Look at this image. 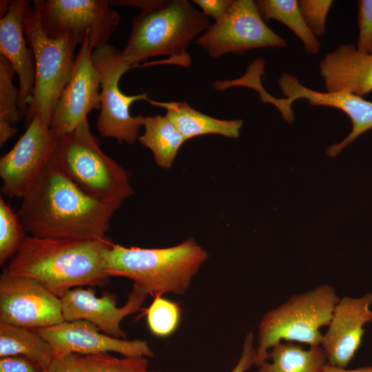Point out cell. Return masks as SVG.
<instances>
[{"label":"cell","instance_id":"1","mask_svg":"<svg viewBox=\"0 0 372 372\" xmlns=\"http://www.w3.org/2000/svg\"><path fill=\"white\" fill-rule=\"evenodd\" d=\"M119 207L85 192L52 158L22 198L17 214L30 236L90 240L105 237Z\"/></svg>","mask_w":372,"mask_h":372},{"label":"cell","instance_id":"2","mask_svg":"<svg viewBox=\"0 0 372 372\" xmlns=\"http://www.w3.org/2000/svg\"><path fill=\"white\" fill-rule=\"evenodd\" d=\"M112 243L106 237L73 240L27 236L4 271L37 280L61 298L73 288L108 283L103 266Z\"/></svg>","mask_w":372,"mask_h":372},{"label":"cell","instance_id":"3","mask_svg":"<svg viewBox=\"0 0 372 372\" xmlns=\"http://www.w3.org/2000/svg\"><path fill=\"white\" fill-rule=\"evenodd\" d=\"M208 258L194 238L165 248L110 245L105 254L103 271L110 277L129 278L148 295H183Z\"/></svg>","mask_w":372,"mask_h":372},{"label":"cell","instance_id":"4","mask_svg":"<svg viewBox=\"0 0 372 372\" xmlns=\"http://www.w3.org/2000/svg\"><path fill=\"white\" fill-rule=\"evenodd\" d=\"M134 18L122 57L130 65L158 56L192 61L191 43L210 26L209 17L187 0H150Z\"/></svg>","mask_w":372,"mask_h":372},{"label":"cell","instance_id":"5","mask_svg":"<svg viewBox=\"0 0 372 372\" xmlns=\"http://www.w3.org/2000/svg\"><path fill=\"white\" fill-rule=\"evenodd\" d=\"M52 158L73 183L100 201L121 205L134 194L127 172L102 151L87 118L57 138Z\"/></svg>","mask_w":372,"mask_h":372},{"label":"cell","instance_id":"6","mask_svg":"<svg viewBox=\"0 0 372 372\" xmlns=\"http://www.w3.org/2000/svg\"><path fill=\"white\" fill-rule=\"evenodd\" d=\"M339 300L335 289L323 284L291 296L265 313L258 325L255 365L267 360L269 350L282 341L320 346V329L328 326Z\"/></svg>","mask_w":372,"mask_h":372},{"label":"cell","instance_id":"7","mask_svg":"<svg viewBox=\"0 0 372 372\" xmlns=\"http://www.w3.org/2000/svg\"><path fill=\"white\" fill-rule=\"evenodd\" d=\"M23 30L34 58L35 80L32 100L25 116V127L35 116L50 125L54 107L68 83L74 63L77 45L63 36L49 37L44 31L38 8L33 3L23 17Z\"/></svg>","mask_w":372,"mask_h":372},{"label":"cell","instance_id":"8","mask_svg":"<svg viewBox=\"0 0 372 372\" xmlns=\"http://www.w3.org/2000/svg\"><path fill=\"white\" fill-rule=\"evenodd\" d=\"M93 62L100 75L101 112L96 126L105 138H114L118 142L133 144L138 138L143 126V115L133 116L131 105L138 101H149L148 93L127 95L119 88L122 76L135 66L128 65L123 59L121 51L107 44L94 49Z\"/></svg>","mask_w":372,"mask_h":372},{"label":"cell","instance_id":"9","mask_svg":"<svg viewBox=\"0 0 372 372\" xmlns=\"http://www.w3.org/2000/svg\"><path fill=\"white\" fill-rule=\"evenodd\" d=\"M42 25L52 39L68 36L76 44L87 39L94 49L108 43L120 21L107 0H36Z\"/></svg>","mask_w":372,"mask_h":372},{"label":"cell","instance_id":"10","mask_svg":"<svg viewBox=\"0 0 372 372\" xmlns=\"http://www.w3.org/2000/svg\"><path fill=\"white\" fill-rule=\"evenodd\" d=\"M196 44L212 59L256 48L287 46L286 41L266 25L252 0H234L225 16L210 25Z\"/></svg>","mask_w":372,"mask_h":372},{"label":"cell","instance_id":"11","mask_svg":"<svg viewBox=\"0 0 372 372\" xmlns=\"http://www.w3.org/2000/svg\"><path fill=\"white\" fill-rule=\"evenodd\" d=\"M13 147L0 158L1 192L23 198L52 159L57 138L50 125L34 117Z\"/></svg>","mask_w":372,"mask_h":372},{"label":"cell","instance_id":"12","mask_svg":"<svg viewBox=\"0 0 372 372\" xmlns=\"http://www.w3.org/2000/svg\"><path fill=\"white\" fill-rule=\"evenodd\" d=\"M61 298L31 278L0 276V322L37 329L64 322Z\"/></svg>","mask_w":372,"mask_h":372},{"label":"cell","instance_id":"13","mask_svg":"<svg viewBox=\"0 0 372 372\" xmlns=\"http://www.w3.org/2000/svg\"><path fill=\"white\" fill-rule=\"evenodd\" d=\"M280 88L285 98L271 96L269 103L280 112L283 119L289 123L294 121L291 110L293 102L299 99L308 101L313 106H327L337 108L351 119L352 129L342 141L329 146L326 153L335 157L361 134L372 129V101L363 97L344 92H320L302 85L292 74H284L278 80Z\"/></svg>","mask_w":372,"mask_h":372},{"label":"cell","instance_id":"14","mask_svg":"<svg viewBox=\"0 0 372 372\" xmlns=\"http://www.w3.org/2000/svg\"><path fill=\"white\" fill-rule=\"evenodd\" d=\"M89 39L75 56L70 79L52 112L50 127L56 138L73 131L94 109H100V75Z\"/></svg>","mask_w":372,"mask_h":372},{"label":"cell","instance_id":"15","mask_svg":"<svg viewBox=\"0 0 372 372\" xmlns=\"http://www.w3.org/2000/svg\"><path fill=\"white\" fill-rule=\"evenodd\" d=\"M32 330L50 344L55 357L104 352H116L127 357L151 358L154 355L147 341L113 338L102 333L91 322L83 320L64 321L50 327Z\"/></svg>","mask_w":372,"mask_h":372},{"label":"cell","instance_id":"16","mask_svg":"<svg viewBox=\"0 0 372 372\" xmlns=\"http://www.w3.org/2000/svg\"><path fill=\"white\" fill-rule=\"evenodd\" d=\"M148 296L139 287L133 285L126 303L118 307L116 296L113 293L105 292L98 297L92 288H73L61 298L63 318L67 322L85 320L109 336L125 339L127 335L121 327L122 320L140 311Z\"/></svg>","mask_w":372,"mask_h":372},{"label":"cell","instance_id":"17","mask_svg":"<svg viewBox=\"0 0 372 372\" xmlns=\"http://www.w3.org/2000/svg\"><path fill=\"white\" fill-rule=\"evenodd\" d=\"M372 293L359 298L344 296L334 307L321 347L327 362L346 369L360 348L365 329L372 322Z\"/></svg>","mask_w":372,"mask_h":372},{"label":"cell","instance_id":"18","mask_svg":"<svg viewBox=\"0 0 372 372\" xmlns=\"http://www.w3.org/2000/svg\"><path fill=\"white\" fill-rule=\"evenodd\" d=\"M30 1L11 0L7 13L0 18V54L12 64L19 79L18 107L25 116L35 80L34 58L23 30V17Z\"/></svg>","mask_w":372,"mask_h":372},{"label":"cell","instance_id":"19","mask_svg":"<svg viewBox=\"0 0 372 372\" xmlns=\"http://www.w3.org/2000/svg\"><path fill=\"white\" fill-rule=\"evenodd\" d=\"M327 92H344L363 96L372 92V53L353 45H340L328 52L319 65Z\"/></svg>","mask_w":372,"mask_h":372},{"label":"cell","instance_id":"20","mask_svg":"<svg viewBox=\"0 0 372 372\" xmlns=\"http://www.w3.org/2000/svg\"><path fill=\"white\" fill-rule=\"evenodd\" d=\"M148 102L165 109V116L187 140L211 134L236 138L243 125L241 119L216 118L197 111L185 101L161 102L149 99Z\"/></svg>","mask_w":372,"mask_h":372},{"label":"cell","instance_id":"21","mask_svg":"<svg viewBox=\"0 0 372 372\" xmlns=\"http://www.w3.org/2000/svg\"><path fill=\"white\" fill-rule=\"evenodd\" d=\"M143 126L144 133L138 136V141L152 152L158 166L170 168L187 140L166 116H143Z\"/></svg>","mask_w":372,"mask_h":372},{"label":"cell","instance_id":"22","mask_svg":"<svg viewBox=\"0 0 372 372\" xmlns=\"http://www.w3.org/2000/svg\"><path fill=\"white\" fill-rule=\"evenodd\" d=\"M268 359L271 361L259 365L258 372H320L327 363L321 346L304 349L291 342H281L273 347Z\"/></svg>","mask_w":372,"mask_h":372},{"label":"cell","instance_id":"23","mask_svg":"<svg viewBox=\"0 0 372 372\" xmlns=\"http://www.w3.org/2000/svg\"><path fill=\"white\" fill-rule=\"evenodd\" d=\"M21 355L45 371L55 356L50 344L32 329L0 322V357Z\"/></svg>","mask_w":372,"mask_h":372},{"label":"cell","instance_id":"24","mask_svg":"<svg viewBox=\"0 0 372 372\" xmlns=\"http://www.w3.org/2000/svg\"><path fill=\"white\" fill-rule=\"evenodd\" d=\"M258 11L267 23L274 19L288 27L303 43L308 53L316 54L320 50L318 38L307 26L296 0L256 1Z\"/></svg>","mask_w":372,"mask_h":372},{"label":"cell","instance_id":"25","mask_svg":"<svg viewBox=\"0 0 372 372\" xmlns=\"http://www.w3.org/2000/svg\"><path fill=\"white\" fill-rule=\"evenodd\" d=\"M17 74L10 62L0 54V146L17 132L14 127L24 116L18 107L19 88L13 83Z\"/></svg>","mask_w":372,"mask_h":372},{"label":"cell","instance_id":"26","mask_svg":"<svg viewBox=\"0 0 372 372\" xmlns=\"http://www.w3.org/2000/svg\"><path fill=\"white\" fill-rule=\"evenodd\" d=\"M81 372H146L148 360L144 356L119 358L109 352L93 355H78Z\"/></svg>","mask_w":372,"mask_h":372},{"label":"cell","instance_id":"27","mask_svg":"<svg viewBox=\"0 0 372 372\" xmlns=\"http://www.w3.org/2000/svg\"><path fill=\"white\" fill-rule=\"evenodd\" d=\"M21 221L10 205L0 197V264L5 265L17 253L27 236Z\"/></svg>","mask_w":372,"mask_h":372},{"label":"cell","instance_id":"28","mask_svg":"<svg viewBox=\"0 0 372 372\" xmlns=\"http://www.w3.org/2000/svg\"><path fill=\"white\" fill-rule=\"evenodd\" d=\"M147 323L153 335L159 338L171 335L180 320V308L175 302L162 296L154 297L146 311Z\"/></svg>","mask_w":372,"mask_h":372},{"label":"cell","instance_id":"29","mask_svg":"<svg viewBox=\"0 0 372 372\" xmlns=\"http://www.w3.org/2000/svg\"><path fill=\"white\" fill-rule=\"evenodd\" d=\"M333 2L331 0L299 1L302 17L309 28L317 38L325 34L327 17Z\"/></svg>","mask_w":372,"mask_h":372},{"label":"cell","instance_id":"30","mask_svg":"<svg viewBox=\"0 0 372 372\" xmlns=\"http://www.w3.org/2000/svg\"><path fill=\"white\" fill-rule=\"evenodd\" d=\"M358 23L359 36L356 48L364 53H372V0H359Z\"/></svg>","mask_w":372,"mask_h":372},{"label":"cell","instance_id":"31","mask_svg":"<svg viewBox=\"0 0 372 372\" xmlns=\"http://www.w3.org/2000/svg\"><path fill=\"white\" fill-rule=\"evenodd\" d=\"M0 372H45L34 361L21 355L0 357Z\"/></svg>","mask_w":372,"mask_h":372},{"label":"cell","instance_id":"32","mask_svg":"<svg viewBox=\"0 0 372 372\" xmlns=\"http://www.w3.org/2000/svg\"><path fill=\"white\" fill-rule=\"evenodd\" d=\"M192 2L200 8L203 14L218 21L227 13L234 0H194Z\"/></svg>","mask_w":372,"mask_h":372},{"label":"cell","instance_id":"33","mask_svg":"<svg viewBox=\"0 0 372 372\" xmlns=\"http://www.w3.org/2000/svg\"><path fill=\"white\" fill-rule=\"evenodd\" d=\"M256 355V347L254 344V334L248 332L245 338L241 355L235 365L229 372H246L255 364Z\"/></svg>","mask_w":372,"mask_h":372},{"label":"cell","instance_id":"34","mask_svg":"<svg viewBox=\"0 0 372 372\" xmlns=\"http://www.w3.org/2000/svg\"><path fill=\"white\" fill-rule=\"evenodd\" d=\"M45 372H81L78 364V355L69 354L55 357Z\"/></svg>","mask_w":372,"mask_h":372},{"label":"cell","instance_id":"35","mask_svg":"<svg viewBox=\"0 0 372 372\" xmlns=\"http://www.w3.org/2000/svg\"><path fill=\"white\" fill-rule=\"evenodd\" d=\"M320 372H372V366L348 370L327 362Z\"/></svg>","mask_w":372,"mask_h":372},{"label":"cell","instance_id":"36","mask_svg":"<svg viewBox=\"0 0 372 372\" xmlns=\"http://www.w3.org/2000/svg\"><path fill=\"white\" fill-rule=\"evenodd\" d=\"M0 2H1L0 3V5H1L0 13H1V17H2L7 13L8 10L9 6H10V1L1 0Z\"/></svg>","mask_w":372,"mask_h":372},{"label":"cell","instance_id":"37","mask_svg":"<svg viewBox=\"0 0 372 372\" xmlns=\"http://www.w3.org/2000/svg\"><path fill=\"white\" fill-rule=\"evenodd\" d=\"M146 372H161V371H149V370H147Z\"/></svg>","mask_w":372,"mask_h":372}]
</instances>
